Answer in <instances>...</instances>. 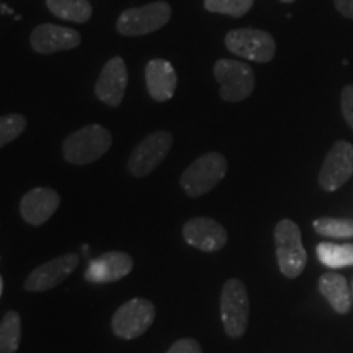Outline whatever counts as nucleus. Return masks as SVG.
Segmentation results:
<instances>
[{"label":"nucleus","mask_w":353,"mask_h":353,"mask_svg":"<svg viewBox=\"0 0 353 353\" xmlns=\"http://www.w3.org/2000/svg\"><path fill=\"white\" fill-rule=\"evenodd\" d=\"M112 134L105 126L88 125L64 139L63 156L69 164L87 165L99 161L112 148Z\"/></svg>","instance_id":"nucleus-1"},{"label":"nucleus","mask_w":353,"mask_h":353,"mask_svg":"<svg viewBox=\"0 0 353 353\" xmlns=\"http://www.w3.org/2000/svg\"><path fill=\"white\" fill-rule=\"evenodd\" d=\"M228 161L223 154H203L180 176V187L188 196L198 198L211 192L226 176Z\"/></svg>","instance_id":"nucleus-2"},{"label":"nucleus","mask_w":353,"mask_h":353,"mask_svg":"<svg viewBox=\"0 0 353 353\" xmlns=\"http://www.w3.org/2000/svg\"><path fill=\"white\" fill-rule=\"evenodd\" d=\"M276 262L281 275L298 278L307 263V252L303 245L301 231L291 219H281L275 228Z\"/></svg>","instance_id":"nucleus-3"},{"label":"nucleus","mask_w":353,"mask_h":353,"mask_svg":"<svg viewBox=\"0 0 353 353\" xmlns=\"http://www.w3.org/2000/svg\"><path fill=\"white\" fill-rule=\"evenodd\" d=\"M249 293L237 278L228 280L221 291V319L228 337L241 339L249 325Z\"/></svg>","instance_id":"nucleus-4"},{"label":"nucleus","mask_w":353,"mask_h":353,"mask_svg":"<svg viewBox=\"0 0 353 353\" xmlns=\"http://www.w3.org/2000/svg\"><path fill=\"white\" fill-rule=\"evenodd\" d=\"M172 7L167 2H152L148 6L128 8L118 17L117 30L123 37H143L157 32L169 23Z\"/></svg>","instance_id":"nucleus-5"},{"label":"nucleus","mask_w":353,"mask_h":353,"mask_svg":"<svg viewBox=\"0 0 353 353\" xmlns=\"http://www.w3.org/2000/svg\"><path fill=\"white\" fill-rule=\"evenodd\" d=\"M214 77L219 83L221 99L236 103L252 95L255 74L249 64L232 59H219L214 64Z\"/></svg>","instance_id":"nucleus-6"},{"label":"nucleus","mask_w":353,"mask_h":353,"mask_svg":"<svg viewBox=\"0 0 353 353\" xmlns=\"http://www.w3.org/2000/svg\"><path fill=\"white\" fill-rule=\"evenodd\" d=\"M156 319V307L145 298H134L121 304L113 314L112 327L114 335L125 341L138 339L151 327Z\"/></svg>","instance_id":"nucleus-7"},{"label":"nucleus","mask_w":353,"mask_h":353,"mask_svg":"<svg viewBox=\"0 0 353 353\" xmlns=\"http://www.w3.org/2000/svg\"><path fill=\"white\" fill-rule=\"evenodd\" d=\"M226 48L236 56L254 63H270L276 52V44L272 34L255 28H239L229 32L226 34Z\"/></svg>","instance_id":"nucleus-8"},{"label":"nucleus","mask_w":353,"mask_h":353,"mask_svg":"<svg viewBox=\"0 0 353 353\" xmlns=\"http://www.w3.org/2000/svg\"><path fill=\"white\" fill-rule=\"evenodd\" d=\"M174 136L169 131H156L145 136L141 143L132 149L128 170L132 176H145L157 169L169 154Z\"/></svg>","instance_id":"nucleus-9"},{"label":"nucleus","mask_w":353,"mask_h":353,"mask_svg":"<svg viewBox=\"0 0 353 353\" xmlns=\"http://www.w3.org/2000/svg\"><path fill=\"white\" fill-rule=\"evenodd\" d=\"M353 175V145L337 141L332 145L319 172V185L325 192H335Z\"/></svg>","instance_id":"nucleus-10"},{"label":"nucleus","mask_w":353,"mask_h":353,"mask_svg":"<svg viewBox=\"0 0 353 353\" xmlns=\"http://www.w3.org/2000/svg\"><path fill=\"white\" fill-rule=\"evenodd\" d=\"M77 265L79 257L76 254H65L50 260V262H44L26 276L25 290L39 293V291L56 288L57 285L63 283L65 278L76 270Z\"/></svg>","instance_id":"nucleus-11"},{"label":"nucleus","mask_w":353,"mask_h":353,"mask_svg":"<svg viewBox=\"0 0 353 353\" xmlns=\"http://www.w3.org/2000/svg\"><path fill=\"white\" fill-rule=\"evenodd\" d=\"M183 239L188 245L203 252H218L228 242V231L211 218H193L185 223Z\"/></svg>","instance_id":"nucleus-12"},{"label":"nucleus","mask_w":353,"mask_h":353,"mask_svg":"<svg viewBox=\"0 0 353 353\" xmlns=\"http://www.w3.org/2000/svg\"><path fill=\"white\" fill-rule=\"evenodd\" d=\"M128 87V69L121 56H114L101 69L95 83V95L108 107L117 108L125 99Z\"/></svg>","instance_id":"nucleus-13"},{"label":"nucleus","mask_w":353,"mask_h":353,"mask_svg":"<svg viewBox=\"0 0 353 353\" xmlns=\"http://www.w3.org/2000/svg\"><path fill=\"white\" fill-rule=\"evenodd\" d=\"M82 41L81 33L65 26L43 23L38 25L30 37V44L39 54H54L77 48Z\"/></svg>","instance_id":"nucleus-14"},{"label":"nucleus","mask_w":353,"mask_h":353,"mask_svg":"<svg viewBox=\"0 0 353 353\" xmlns=\"http://www.w3.org/2000/svg\"><path fill=\"white\" fill-rule=\"evenodd\" d=\"M134 260L130 254L112 250L94 259L85 270V280L88 283H113L130 275Z\"/></svg>","instance_id":"nucleus-15"},{"label":"nucleus","mask_w":353,"mask_h":353,"mask_svg":"<svg viewBox=\"0 0 353 353\" xmlns=\"http://www.w3.org/2000/svg\"><path fill=\"white\" fill-rule=\"evenodd\" d=\"M61 205V196L56 190L38 187L25 193L20 201V213L32 226H41L56 213Z\"/></svg>","instance_id":"nucleus-16"},{"label":"nucleus","mask_w":353,"mask_h":353,"mask_svg":"<svg viewBox=\"0 0 353 353\" xmlns=\"http://www.w3.org/2000/svg\"><path fill=\"white\" fill-rule=\"evenodd\" d=\"M176 82H179V77H176L174 65L169 61L152 59L145 65V85H148V92L159 103L170 100L174 97Z\"/></svg>","instance_id":"nucleus-17"},{"label":"nucleus","mask_w":353,"mask_h":353,"mask_svg":"<svg viewBox=\"0 0 353 353\" xmlns=\"http://www.w3.org/2000/svg\"><path fill=\"white\" fill-rule=\"evenodd\" d=\"M319 291L321 294L327 299L330 306L339 314H347L350 311L352 298L350 288H348L347 280L339 273H325L319 278Z\"/></svg>","instance_id":"nucleus-18"},{"label":"nucleus","mask_w":353,"mask_h":353,"mask_svg":"<svg viewBox=\"0 0 353 353\" xmlns=\"http://www.w3.org/2000/svg\"><path fill=\"white\" fill-rule=\"evenodd\" d=\"M52 15L74 23H87L92 19V6L88 0H46Z\"/></svg>","instance_id":"nucleus-19"},{"label":"nucleus","mask_w":353,"mask_h":353,"mask_svg":"<svg viewBox=\"0 0 353 353\" xmlns=\"http://www.w3.org/2000/svg\"><path fill=\"white\" fill-rule=\"evenodd\" d=\"M316 252L319 262L329 268H343L353 265V244L321 242Z\"/></svg>","instance_id":"nucleus-20"},{"label":"nucleus","mask_w":353,"mask_h":353,"mask_svg":"<svg viewBox=\"0 0 353 353\" xmlns=\"http://www.w3.org/2000/svg\"><path fill=\"white\" fill-rule=\"evenodd\" d=\"M21 341V319L17 311H8L0 321V353H15Z\"/></svg>","instance_id":"nucleus-21"},{"label":"nucleus","mask_w":353,"mask_h":353,"mask_svg":"<svg viewBox=\"0 0 353 353\" xmlns=\"http://www.w3.org/2000/svg\"><path fill=\"white\" fill-rule=\"evenodd\" d=\"M314 229L321 236L330 239H350L353 237V219L345 218H317Z\"/></svg>","instance_id":"nucleus-22"},{"label":"nucleus","mask_w":353,"mask_h":353,"mask_svg":"<svg viewBox=\"0 0 353 353\" xmlns=\"http://www.w3.org/2000/svg\"><path fill=\"white\" fill-rule=\"evenodd\" d=\"M254 2L255 0H205V8L211 13L241 19L254 7Z\"/></svg>","instance_id":"nucleus-23"},{"label":"nucleus","mask_w":353,"mask_h":353,"mask_svg":"<svg viewBox=\"0 0 353 353\" xmlns=\"http://www.w3.org/2000/svg\"><path fill=\"white\" fill-rule=\"evenodd\" d=\"M26 128L23 114H6L0 117V148L15 141Z\"/></svg>","instance_id":"nucleus-24"},{"label":"nucleus","mask_w":353,"mask_h":353,"mask_svg":"<svg viewBox=\"0 0 353 353\" xmlns=\"http://www.w3.org/2000/svg\"><path fill=\"white\" fill-rule=\"evenodd\" d=\"M165 353H203V350L195 339H179Z\"/></svg>","instance_id":"nucleus-25"},{"label":"nucleus","mask_w":353,"mask_h":353,"mask_svg":"<svg viewBox=\"0 0 353 353\" xmlns=\"http://www.w3.org/2000/svg\"><path fill=\"white\" fill-rule=\"evenodd\" d=\"M341 101H342V113L345 121L348 123V126L353 130V87L347 85L342 90L341 95Z\"/></svg>","instance_id":"nucleus-26"},{"label":"nucleus","mask_w":353,"mask_h":353,"mask_svg":"<svg viewBox=\"0 0 353 353\" xmlns=\"http://www.w3.org/2000/svg\"><path fill=\"white\" fill-rule=\"evenodd\" d=\"M334 6L341 15L353 20V0H334Z\"/></svg>","instance_id":"nucleus-27"},{"label":"nucleus","mask_w":353,"mask_h":353,"mask_svg":"<svg viewBox=\"0 0 353 353\" xmlns=\"http://www.w3.org/2000/svg\"><path fill=\"white\" fill-rule=\"evenodd\" d=\"M0 10H2L3 15H12V13H13L12 8H8L7 6H0Z\"/></svg>","instance_id":"nucleus-28"},{"label":"nucleus","mask_w":353,"mask_h":353,"mask_svg":"<svg viewBox=\"0 0 353 353\" xmlns=\"http://www.w3.org/2000/svg\"><path fill=\"white\" fill-rule=\"evenodd\" d=\"M2 290H3V281H2V276H0V296H2Z\"/></svg>","instance_id":"nucleus-29"},{"label":"nucleus","mask_w":353,"mask_h":353,"mask_svg":"<svg viewBox=\"0 0 353 353\" xmlns=\"http://www.w3.org/2000/svg\"><path fill=\"white\" fill-rule=\"evenodd\" d=\"M280 2H283V3H291V2H294V0H280Z\"/></svg>","instance_id":"nucleus-30"}]
</instances>
